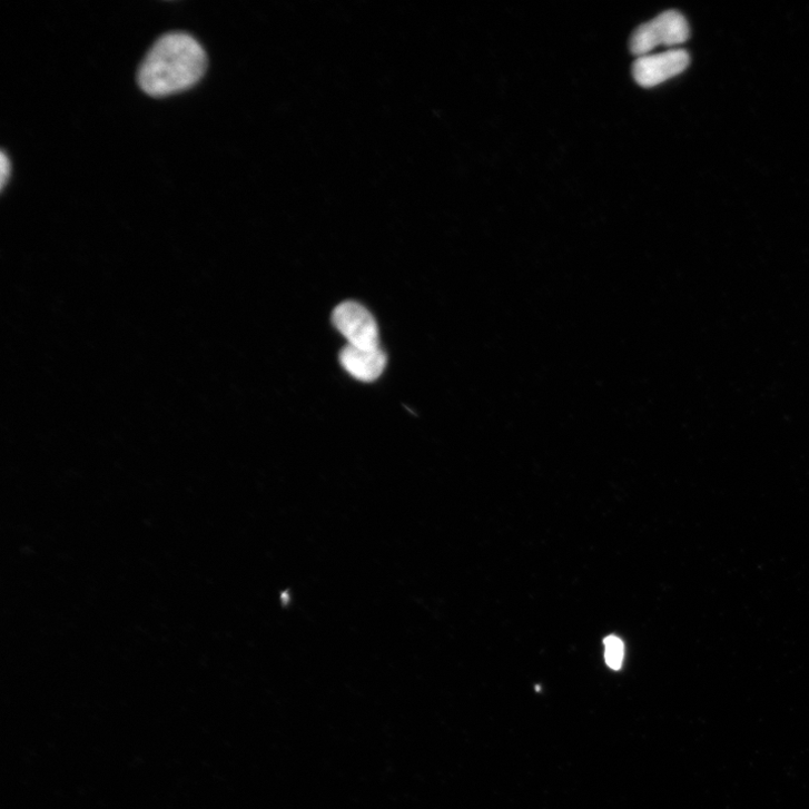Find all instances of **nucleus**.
<instances>
[{
    "mask_svg": "<svg viewBox=\"0 0 809 809\" xmlns=\"http://www.w3.org/2000/svg\"><path fill=\"white\" fill-rule=\"evenodd\" d=\"M332 318L351 345L359 349L381 348L377 322L363 305L356 302L342 303L334 309Z\"/></svg>",
    "mask_w": 809,
    "mask_h": 809,
    "instance_id": "3",
    "label": "nucleus"
},
{
    "mask_svg": "<svg viewBox=\"0 0 809 809\" xmlns=\"http://www.w3.org/2000/svg\"><path fill=\"white\" fill-rule=\"evenodd\" d=\"M605 644V659L610 668L619 670L622 667L624 659V644L618 637H608L604 641Z\"/></svg>",
    "mask_w": 809,
    "mask_h": 809,
    "instance_id": "6",
    "label": "nucleus"
},
{
    "mask_svg": "<svg viewBox=\"0 0 809 809\" xmlns=\"http://www.w3.org/2000/svg\"><path fill=\"white\" fill-rule=\"evenodd\" d=\"M689 63L690 57L684 50L647 55L634 62L633 77L641 87L652 88L680 75Z\"/></svg>",
    "mask_w": 809,
    "mask_h": 809,
    "instance_id": "4",
    "label": "nucleus"
},
{
    "mask_svg": "<svg viewBox=\"0 0 809 809\" xmlns=\"http://www.w3.org/2000/svg\"><path fill=\"white\" fill-rule=\"evenodd\" d=\"M11 177V161L8 158L6 152H2V158H0V187H2V190L6 189V186Z\"/></svg>",
    "mask_w": 809,
    "mask_h": 809,
    "instance_id": "7",
    "label": "nucleus"
},
{
    "mask_svg": "<svg viewBox=\"0 0 809 809\" xmlns=\"http://www.w3.org/2000/svg\"><path fill=\"white\" fill-rule=\"evenodd\" d=\"M689 34V24L684 17L677 11H667L639 27L632 36L630 47L635 56L642 57L660 46L681 45L688 40Z\"/></svg>",
    "mask_w": 809,
    "mask_h": 809,
    "instance_id": "2",
    "label": "nucleus"
},
{
    "mask_svg": "<svg viewBox=\"0 0 809 809\" xmlns=\"http://www.w3.org/2000/svg\"><path fill=\"white\" fill-rule=\"evenodd\" d=\"M207 56L191 36L182 32L161 37L139 70L141 89L152 97H167L194 87L205 75Z\"/></svg>",
    "mask_w": 809,
    "mask_h": 809,
    "instance_id": "1",
    "label": "nucleus"
},
{
    "mask_svg": "<svg viewBox=\"0 0 809 809\" xmlns=\"http://www.w3.org/2000/svg\"><path fill=\"white\" fill-rule=\"evenodd\" d=\"M339 363L356 379L372 383L384 373L387 356L381 348L359 349L348 344L339 354Z\"/></svg>",
    "mask_w": 809,
    "mask_h": 809,
    "instance_id": "5",
    "label": "nucleus"
}]
</instances>
